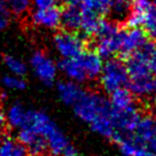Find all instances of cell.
I'll list each match as a JSON object with an SVG mask.
<instances>
[{"instance_id": "obj_7", "label": "cell", "mask_w": 156, "mask_h": 156, "mask_svg": "<svg viewBox=\"0 0 156 156\" xmlns=\"http://www.w3.org/2000/svg\"><path fill=\"white\" fill-rule=\"evenodd\" d=\"M146 41L147 36L141 28L134 27V28H130L129 30H124L119 53L122 55L129 56L132 53L136 52Z\"/></svg>"}, {"instance_id": "obj_9", "label": "cell", "mask_w": 156, "mask_h": 156, "mask_svg": "<svg viewBox=\"0 0 156 156\" xmlns=\"http://www.w3.org/2000/svg\"><path fill=\"white\" fill-rule=\"evenodd\" d=\"M82 22V8L77 2H71L68 5H64L63 9L61 10V19L60 25L63 30L76 32L80 28Z\"/></svg>"}, {"instance_id": "obj_21", "label": "cell", "mask_w": 156, "mask_h": 156, "mask_svg": "<svg viewBox=\"0 0 156 156\" xmlns=\"http://www.w3.org/2000/svg\"><path fill=\"white\" fill-rule=\"evenodd\" d=\"M10 15L16 17H22L29 13L30 7L32 5L31 0H4Z\"/></svg>"}, {"instance_id": "obj_26", "label": "cell", "mask_w": 156, "mask_h": 156, "mask_svg": "<svg viewBox=\"0 0 156 156\" xmlns=\"http://www.w3.org/2000/svg\"><path fill=\"white\" fill-rule=\"evenodd\" d=\"M146 148L151 151V153L156 154V118L154 119L151 134V136H149V140H148L146 144Z\"/></svg>"}, {"instance_id": "obj_16", "label": "cell", "mask_w": 156, "mask_h": 156, "mask_svg": "<svg viewBox=\"0 0 156 156\" xmlns=\"http://www.w3.org/2000/svg\"><path fill=\"white\" fill-rule=\"evenodd\" d=\"M0 156H28L25 147L13 138L0 139Z\"/></svg>"}, {"instance_id": "obj_33", "label": "cell", "mask_w": 156, "mask_h": 156, "mask_svg": "<svg viewBox=\"0 0 156 156\" xmlns=\"http://www.w3.org/2000/svg\"><path fill=\"white\" fill-rule=\"evenodd\" d=\"M151 4H153V6L156 8V0H153V2H151Z\"/></svg>"}, {"instance_id": "obj_31", "label": "cell", "mask_w": 156, "mask_h": 156, "mask_svg": "<svg viewBox=\"0 0 156 156\" xmlns=\"http://www.w3.org/2000/svg\"><path fill=\"white\" fill-rule=\"evenodd\" d=\"M56 1L64 6V5H68V4H71V2H73L75 0H56Z\"/></svg>"}, {"instance_id": "obj_12", "label": "cell", "mask_w": 156, "mask_h": 156, "mask_svg": "<svg viewBox=\"0 0 156 156\" xmlns=\"http://www.w3.org/2000/svg\"><path fill=\"white\" fill-rule=\"evenodd\" d=\"M56 91H58L60 100L64 105L70 106V107H73V103L77 101L84 92V90L80 87L79 84L75 83L73 80H69V79L60 82L56 86Z\"/></svg>"}, {"instance_id": "obj_5", "label": "cell", "mask_w": 156, "mask_h": 156, "mask_svg": "<svg viewBox=\"0 0 156 156\" xmlns=\"http://www.w3.org/2000/svg\"><path fill=\"white\" fill-rule=\"evenodd\" d=\"M19 141L25 147L30 156H45L47 153V142L45 138L34 129L23 127L19 130Z\"/></svg>"}, {"instance_id": "obj_17", "label": "cell", "mask_w": 156, "mask_h": 156, "mask_svg": "<svg viewBox=\"0 0 156 156\" xmlns=\"http://www.w3.org/2000/svg\"><path fill=\"white\" fill-rule=\"evenodd\" d=\"M131 10V0H112L108 13L117 23L124 22Z\"/></svg>"}, {"instance_id": "obj_14", "label": "cell", "mask_w": 156, "mask_h": 156, "mask_svg": "<svg viewBox=\"0 0 156 156\" xmlns=\"http://www.w3.org/2000/svg\"><path fill=\"white\" fill-rule=\"evenodd\" d=\"M110 94L112 97L109 99V101L114 110L123 112V110H129V109L138 107L134 95L130 92V90H126L125 87L118 88Z\"/></svg>"}, {"instance_id": "obj_24", "label": "cell", "mask_w": 156, "mask_h": 156, "mask_svg": "<svg viewBox=\"0 0 156 156\" xmlns=\"http://www.w3.org/2000/svg\"><path fill=\"white\" fill-rule=\"evenodd\" d=\"M1 85L6 88V90H10V91H22L27 87V82L24 80L23 76H17V75H13V73H8L5 75L1 78Z\"/></svg>"}, {"instance_id": "obj_18", "label": "cell", "mask_w": 156, "mask_h": 156, "mask_svg": "<svg viewBox=\"0 0 156 156\" xmlns=\"http://www.w3.org/2000/svg\"><path fill=\"white\" fill-rule=\"evenodd\" d=\"M99 16L100 15H98L94 12L82 9V22H80L79 30H82V32H83V34H85L86 38H90L95 34L99 21H100Z\"/></svg>"}, {"instance_id": "obj_34", "label": "cell", "mask_w": 156, "mask_h": 156, "mask_svg": "<svg viewBox=\"0 0 156 156\" xmlns=\"http://www.w3.org/2000/svg\"><path fill=\"white\" fill-rule=\"evenodd\" d=\"M0 105H1V95H0Z\"/></svg>"}, {"instance_id": "obj_27", "label": "cell", "mask_w": 156, "mask_h": 156, "mask_svg": "<svg viewBox=\"0 0 156 156\" xmlns=\"http://www.w3.org/2000/svg\"><path fill=\"white\" fill-rule=\"evenodd\" d=\"M34 8H47L56 5V0H31Z\"/></svg>"}, {"instance_id": "obj_1", "label": "cell", "mask_w": 156, "mask_h": 156, "mask_svg": "<svg viewBox=\"0 0 156 156\" xmlns=\"http://www.w3.org/2000/svg\"><path fill=\"white\" fill-rule=\"evenodd\" d=\"M73 109L75 115L88 124L93 132L108 139L114 138L115 126L109 99L98 92L84 90L80 98L73 105Z\"/></svg>"}, {"instance_id": "obj_35", "label": "cell", "mask_w": 156, "mask_h": 156, "mask_svg": "<svg viewBox=\"0 0 156 156\" xmlns=\"http://www.w3.org/2000/svg\"><path fill=\"white\" fill-rule=\"evenodd\" d=\"M155 90H156V80H155Z\"/></svg>"}, {"instance_id": "obj_25", "label": "cell", "mask_w": 156, "mask_h": 156, "mask_svg": "<svg viewBox=\"0 0 156 156\" xmlns=\"http://www.w3.org/2000/svg\"><path fill=\"white\" fill-rule=\"evenodd\" d=\"M10 22V13L4 0H0V30L6 29Z\"/></svg>"}, {"instance_id": "obj_19", "label": "cell", "mask_w": 156, "mask_h": 156, "mask_svg": "<svg viewBox=\"0 0 156 156\" xmlns=\"http://www.w3.org/2000/svg\"><path fill=\"white\" fill-rule=\"evenodd\" d=\"M4 64H5L6 69L13 75H17V76H24L27 71H28V66L23 60L20 58H16L14 55H9L6 54L4 58Z\"/></svg>"}, {"instance_id": "obj_11", "label": "cell", "mask_w": 156, "mask_h": 156, "mask_svg": "<svg viewBox=\"0 0 156 156\" xmlns=\"http://www.w3.org/2000/svg\"><path fill=\"white\" fill-rule=\"evenodd\" d=\"M29 112L30 109L24 107L21 102H14L7 109V112L5 115L6 123L15 130L23 129L28 122Z\"/></svg>"}, {"instance_id": "obj_8", "label": "cell", "mask_w": 156, "mask_h": 156, "mask_svg": "<svg viewBox=\"0 0 156 156\" xmlns=\"http://www.w3.org/2000/svg\"><path fill=\"white\" fill-rule=\"evenodd\" d=\"M58 70L63 73L66 78L69 80H73L75 83L83 84L85 82H88L87 75L84 69V66L82 63V60L79 55L76 58H62L58 64Z\"/></svg>"}, {"instance_id": "obj_4", "label": "cell", "mask_w": 156, "mask_h": 156, "mask_svg": "<svg viewBox=\"0 0 156 156\" xmlns=\"http://www.w3.org/2000/svg\"><path fill=\"white\" fill-rule=\"evenodd\" d=\"M30 67L34 71V76L45 85H52L58 76V64L48 54L37 49L30 58Z\"/></svg>"}, {"instance_id": "obj_10", "label": "cell", "mask_w": 156, "mask_h": 156, "mask_svg": "<svg viewBox=\"0 0 156 156\" xmlns=\"http://www.w3.org/2000/svg\"><path fill=\"white\" fill-rule=\"evenodd\" d=\"M123 31L124 30L119 29L115 34H112L110 37L102 39H98V46L97 53L100 55V58H112L114 55L119 53L121 49V44H122V37Z\"/></svg>"}, {"instance_id": "obj_3", "label": "cell", "mask_w": 156, "mask_h": 156, "mask_svg": "<svg viewBox=\"0 0 156 156\" xmlns=\"http://www.w3.org/2000/svg\"><path fill=\"white\" fill-rule=\"evenodd\" d=\"M52 43L54 49L62 58H76L82 52H84L85 48V41L83 37L68 30L56 32L53 36Z\"/></svg>"}, {"instance_id": "obj_23", "label": "cell", "mask_w": 156, "mask_h": 156, "mask_svg": "<svg viewBox=\"0 0 156 156\" xmlns=\"http://www.w3.org/2000/svg\"><path fill=\"white\" fill-rule=\"evenodd\" d=\"M142 25L147 37L153 41H156V8L154 6H151L146 13Z\"/></svg>"}, {"instance_id": "obj_30", "label": "cell", "mask_w": 156, "mask_h": 156, "mask_svg": "<svg viewBox=\"0 0 156 156\" xmlns=\"http://www.w3.org/2000/svg\"><path fill=\"white\" fill-rule=\"evenodd\" d=\"M6 117L4 112H0V134H2V132L5 131V127H6Z\"/></svg>"}, {"instance_id": "obj_29", "label": "cell", "mask_w": 156, "mask_h": 156, "mask_svg": "<svg viewBox=\"0 0 156 156\" xmlns=\"http://www.w3.org/2000/svg\"><path fill=\"white\" fill-rule=\"evenodd\" d=\"M149 66H151V73H156V48L154 49V52H153L151 58H149Z\"/></svg>"}, {"instance_id": "obj_6", "label": "cell", "mask_w": 156, "mask_h": 156, "mask_svg": "<svg viewBox=\"0 0 156 156\" xmlns=\"http://www.w3.org/2000/svg\"><path fill=\"white\" fill-rule=\"evenodd\" d=\"M61 10L56 5L47 8H34L31 13V21L37 27H43L45 29H58L60 27Z\"/></svg>"}, {"instance_id": "obj_13", "label": "cell", "mask_w": 156, "mask_h": 156, "mask_svg": "<svg viewBox=\"0 0 156 156\" xmlns=\"http://www.w3.org/2000/svg\"><path fill=\"white\" fill-rule=\"evenodd\" d=\"M79 58L82 60V63L86 71L88 80L98 79L103 67L102 58H100V55L97 52L87 51V52H82L79 54Z\"/></svg>"}, {"instance_id": "obj_2", "label": "cell", "mask_w": 156, "mask_h": 156, "mask_svg": "<svg viewBox=\"0 0 156 156\" xmlns=\"http://www.w3.org/2000/svg\"><path fill=\"white\" fill-rule=\"evenodd\" d=\"M99 78L101 87L107 93H112L118 88L125 87L130 80L125 64L121 60L112 58H108L103 64Z\"/></svg>"}, {"instance_id": "obj_32", "label": "cell", "mask_w": 156, "mask_h": 156, "mask_svg": "<svg viewBox=\"0 0 156 156\" xmlns=\"http://www.w3.org/2000/svg\"><path fill=\"white\" fill-rule=\"evenodd\" d=\"M153 107L156 110V90H154V93H153Z\"/></svg>"}, {"instance_id": "obj_22", "label": "cell", "mask_w": 156, "mask_h": 156, "mask_svg": "<svg viewBox=\"0 0 156 156\" xmlns=\"http://www.w3.org/2000/svg\"><path fill=\"white\" fill-rule=\"evenodd\" d=\"M118 30H119V27L117 24V22H115L114 20L100 19L97 31L94 34L97 36V39H102L115 34Z\"/></svg>"}, {"instance_id": "obj_28", "label": "cell", "mask_w": 156, "mask_h": 156, "mask_svg": "<svg viewBox=\"0 0 156 156\" xmlns=\"http://www.w3.org/2000/svg\"><path fill=\"white\" fill-rule=\"evenodd\" d=\"M61 156H79V155H78V151H76V148L73 147L71 145H69V146L64 149V151L62 153Z\"/></svg>"}, {"instance_id": "obj_15", "label": "cell", "mask_w": 156, "mask_h": 156, "mask_svg": "<svg viewBox=\"0 0 156 156\" xmlns=\"http://www.w3.org/2000/svg\"><path fill=\"white\" fill-rule=\"evenodd\" d=\"M127 85L130 86V92L134 95V98L139 99L151 97L155 90V80L153 79V76L133 78L129 80Z\"/></svg>"}, {"instance_id": "obj_20", "label": "cell", "mask_w": 156, "mask_h": 156, "mask_svg": "<svg viewBox=\"0 0 156 156\" xmlns=\"http://www.w3.org/2000/svg\"><path fill=\"white\" fill-rule=\"evenodd\" d=\"M82 9H87L97 13L98 15H103L108 13L112 0H75Z\"/></svg>"}]
</instances>
